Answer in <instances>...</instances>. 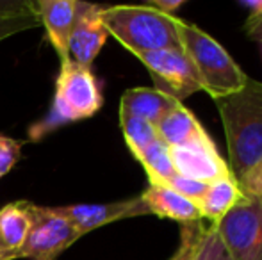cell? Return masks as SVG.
I'll use <instances>...</instances> for the list:
<instances>
[{
  "label": "cell",
  "instance_id": "obj_1",
  "mask_svg": "<svg viewBox=\"0 0 262 260\" xmlns=\"http://www.w3.org/2000/svg\"><path fill=\"white\" fill-rule=\"evenodd\" d=\"M214 104L227 135L228 170L241 184L262 164V82L248 77L241 89Z\"/></svg>",
  "mask_w": 262,
  "mask_h": 260
},
{
  "label": "cell",
  "instance_id": "obj_2",
  "mask_svg": "<svg viewBox=\"0 0 262 260\" xmlns=\"http://www.w3.org/2000/svg\"><path fill=\"white\" fill-rule=\"evenodd\" d=\"M102 105L104 97L100 84L91 68L68 61L61 64L55 79V91L49 114L29 127V137L32 141H39L66 123L93 118Z\"/></svg>",
  "mask_w": 262,
  "mask_h": 260
},
{
  "label": "cell",
  "instance_id": "obj_3",
  "mask_svg": "<svg viewBox=\"0 0 262 260\" xmlns=\"http://www.w3.org/2000/svg\"><path fill=\"white\" fill-rule=\"evenodd\" d=\"M102 20L109 36L116 38L134 56L180 49V18L162 14L150 6H105Z\"/></svg>",
  "mask_w": 262,
  "mask_h": 260
},
{
  "label": "cell",
  "instance_id": "obj_4",
  "mask_svg": "<svg viewBox=\"0 0 262 260\" xmlns=\"http://www.w3.org/2000/svg\"><path fill=\"white\" fill-rule=\"evenodd\" d=\"M179 41L180 49L196 69L202 91H205L212 100L228 97L246 84L248 75L241 66L232 59L221 43L198 25L180 20Z\"/></svg>",
  "mask_w": 262,
  "mask_h": 260
},
{
  "label": "cell",
  "instance_id": "obj_5",
  "mask_svg": "<svg viewBox=\"0 0 262 260\" xmlns=\"http://www.w3.org/2000/svg\"><path fill=\"white\" fill-rule=\"evenodd\" d=\"M214 226L232 260H262V198L243 195Z\"/></svg>",
  "mask_w": 262,
  "mask_h": 260
},
{
  "label": "cell",
  "instance_id": "obj_6",
  "mask_svg": "<svg viewBox=\"0 0 262 260\" xmlns=\"http://www.w3.org/2000/svg\"><path fill=\"white\" fill-rule=\"evenodd\" d=\"M32 226L27 235L20 258L57 260L72 244L80 239L75 226L55 207L32 203Z\"/></svg>",
  "mask_w": 262,
  "mask_h": 260
},
{
  "label": "cell",
  "instance_id": "obj_7",
  "mask_svg": "<svg viewBox=\"0 0 262 260\" xmlns=\"http://www.w3.org/2000/svg\"><path fill=\"white\" fill-rule=\"evenodd\" d=\"M150 72L156 89L177 102L202 91L198 73L182 49H166L136 56Z\"/></svg>",
  "mask_w": 262,
  "mask_h": 260
},
{
  "label": "cell",
  "instance_id": "obj_8",
  "mask_svg": "<svg viewBox=\"0 0 262 260\" xmlns=\"http://www.w3.org/2000/svg\"><path fill=\"white\" fill-rule=\"evenodd\" d=\"M169 155H171L175 173L191 180L209 184L230 173L228 164L220 155L210 135L182 146H171Z\"/></svg>",
  "mask_w": 262,
  "mask_h": 260
},
{
  "label": "cell",
  "instance_id": "obj_9",
  "mask_svg": "<svg viewBox=\"0 0 262 260\" xmlns=\"http://www.w3.org/2000/svg\"><path fill=\"white\" fill-rule=\"evenodd\" d=\"M64 218L70 219L79 235L93 232V230L105 226L109 223L120 221V219L138 218V216H150L148 207L141 196L128 198V200L111 201V203H82V205H66V207H55Z\"/></svg>",
  "mask_w": 262,
  "mask_h": 260
},
{
  "label": "cell",
  "instance_id": "obj_10",
  "mask_svg": "<svg viewBox=\"0 0 262 260\" xmlns=\"http://www.w3.org/2000/svg\"><path fill=\"white\" fill-rule=\"evenodd\" d=\"M105 6L88 2H77V16L70 38V61L79 66L91 68L95 57L104 49L109 32H107L102 11Z\"/></svg>",
  "mask_w": 262,
  "mask_h": 260
},
{
  "label": "cell",
  "instance_id": "obj_11",
  "mask_svg": "<svg viewBox=\"0 0 262 260\" xmlns=\"http://www.w3.org/2000/svg\"><path fill=\"white\" fill-rule=\"evenodd\" d=\"M39 23L45 25L47 36L57 52L61 64L70 61V38L77 16V0H39L34 4Z\"/></svg>",
  "mask_w": 262,
  "mask_h": 260
},
{
  "label": "cell",
  "instance_id": "obj_12",
  "mask_svg": "<svg viewBox=\"0 0 262 260\" xmlns=\"http://www.w3.org/2000/svg\"><path fill=\"white\" fill-rule=\"evenodd\" d=\"M139 196L148 207L150 214L157 216V218L173 219V221H179L180 225L204 221L198 203L184 198L168 185L148 184V187Z\"/></svg>",
  "mask_w": 262,
  "mask_h": 260
},
{
  "label": "cell",
  "instance_id": "obj_13",
  "mask_svg": "<svg viewBox=\"0 0 262 260\" xmlns=\"http://www.w3.org/2000/svg\"><path fill=\"white\" fill-rule=\"evenodd\" d=\"M31 201H13L0 208V244L11 258H20L27 235L32 226Z\"/></svg>",
  "mask_w": 262,
  "mask_h": 260
},
{
  "label": "cell",
  "instance_id": "obj_14",
  "mask_svg": "<svg viewBox=\"0 0 262 260\" xmlns=\"http://www.w3.org/2000/svg\"><path fill=\"white\" fill-rule=\"evenodd\" d=\"M182 102L157 91L156 87H132L121 94L120 114H132L157 125L173 107Z\"/></svg>",
  "mask_w": 262,
  "mask_h": 260
},
{
  "label": "cell",
  "instance_id": "obj_15",
  "mask_svg": "<svg viewBox=\"0 0 262 260\" xmlns=\"http://www.w3.org/2000/svg\"><path fill=\"white\" fill-rule=\"evenodd\" d=\"M156 130L159 139L166 143L169 148L187 145L209 135L204 125L193 114V111H189L184 104H179L164 118H161V122L156 125Z\"/></svg>",
  "mask_w": 262,
  "mask_h": 260
},
{
  "label": "cell",
  "instance_id": "obj_16",
  "mask_svg": "<svg viewBox=\"0 0 262 260\" xmlns=\"http://www.w3.org/2000/svg\"><path fill=\"white\" fill-rule=\"evenodd\" d=\"M241 200L243 191L230 173L216 178L207 184V191L198 203L202 219H207L210 225H214L225 214H228Z\"/></svg>",
  "mask_w": 262,
  "mask_h": 260
},
{
  "label": "cell",
  "instance_id": "obj_17",
  "mask_svg": "<svg viewBox=\"0 0 262 260\" xmlns=\"http://www.w3.org/2000/svg\"><path fill=\"white\" fill-rule=\"evenodd\" d=\"M136 159L145 168L150 184L166 185L177 175L171 162V155H169V146L166 143H162L161 139H157L150 146H146Z\"/></svg>",
  "mask_w": 262,
  "mask_h": 260
},
{
  "label": "cell",
  "instance_id": "obj_18",
  "mask_svg": "<svg viewBox=\"0 0 262 260\" xmlns=\"http://www.w3.org/2000/svg\"><path fill=\"white\" fill-rule=\"evenodd\" d=\"M120 127L123 132L125 143L134 157H138L146 146H150L159 139L156 125L143 118H138V116L120 114Z\"/></svg>",
  "mask_w": 262,
  "mask_h": 260
},
{
  "label": "cell",
  "instance_id": "obj_19",
  "mask_svg": "<svg viewBox=\"0 0 262 260\" xmlns=\"http://www.w3.org/2000/svg\"><path fill=\"white\" fill-rule=\"evenodd\" d=\"M193 260H232L228 250L225 248L220 233L214 225H205V230L200 237Z\"/></svg>",
  "mask_w": 262,
  "mask_h": 260
},
{
  "label": "cell",
  "instance_id": "obj_20",
  "mask_svg": "<svg viewBox=\"0 0 262 260\" xmlns=\"http://www.w3.org/2000/svg\"><path fill=\"white\" fill-rule=\"evenodd\" d=\"M39 25V18L36 14V9L21 11V13H9L0 14V41L11 38L14 34H20L29 29H34Z\"/></svg>",
  "mask_w": 262,
  "mask_h": 260
},
{
  "label": "cell",
  "instance_id": "obj_21",
  "mask_svg": "<svg viewBox=\"0 0 262 260\" xmlns=\"http://www.w3.org/2000/svg\"><path fill=\"white\" fill-rule=\"evenodd\" d=\"M205 230V225L202 221L196 223H186L180 228V244L173 257L169 260H193L196 246L200 243V237Z\"/></svg>",
  "mask_w": 262,
  "mask_h": 260
},
{
  "label": "cell",
  "instance_id": "obj_22",
  "mask_svg": "<svg viewBox=\"0 0 262 260\" xmlns=\"http://www.w3.org/2000/svg\"><path fill=\"white\" fill-rule=\"evenodd\" d=\"M21 141H16L7 135H0V178L6 177L20 160Z\"/></svg>",
  "mask_w": 262,
  "mask_h": 260
},
{
  "label": "cell",
  "instance_id": "obj_23",
  "mask_svg": "<svg viewBox=\"0 0 262 260\" xmlns=\"http://www.w3.org/2000/svg\"><path fill=\"white\" fill-rule=\"evenodd\" d=\"M168 187H171L173 191H177L179 195H182L187 200L194 201V203H200V200L204 198L205 191H207V184L198 180H191V178L180 177V175H175L171 180L168 182Z\"/></svg>",
  "mask_w": 262,
  "mask_h": 260
},
{
  "label": "cell",
  "instance_id": "obj_24",
  "mask_svg": "<svg viewBox=\"0 0 262 260\" xmlns=\"http://www.w3.org/2000/svg\"><path fill=\"white\" fill-rule=\"evenodd\" d=\"M239 187L245 196L262 198V164L239 184Z\"/></svg>",
  "mask_w": 262,
  "mask_h": 260
},
{
  "label": "cell",
  "instance_id": "obj_25",
  "mask_svg": "<svg viewBox=\"0 0 262 260\" xmlns=\"http://www.w3.org/2000/svg\"><path fill=\"white\" fill-rule=\"evenodd\" d=\"M243 31L252 41L262 43V14L259 16H248L243 25Z\"/></svg>",
  "mask_w": 262,
  "mask_h": 260
},
{
  "label": "cell",
  "instance_id": "obj_26",
  "mask_svg": "<svg viewBox=\"0 0 262 260\" xmlns=\"http://www.w3.org/2000/svg\"><path fill=\"white\" fill-rule=\"evenodd\" d=\"M186 4V0H152L146 6H150L152 9L159 11L162 14H169V16H175V13L180 7Z\"/></svg>",
  "mask_w": 262,
  "mask_h": 260
},
{
  "label": "cell",
  "instance_id": "obj_27",
  "mask_svg": "<svg viewBox=\"0 0 262 260\" xmlns=\"http://www.w3.org/2000/svg\"><path fill=\"white\" fill-rule=\"evenodd\" d=\"M241 6L250 9V16H259V14H262V0H243Z\"/></svg>",
  "mask_w": 262,
  "mask_h": 260
},
{
  "label": "cell",
  "instance_id": "obj_28",
  "mask_svg": "<svg viewBox=\"0 0 262 260\" xmlns=\"http://www.w3.org/2000/svg\"><path fill=\"white\" fill-rule=\"evenodd\" d=\"M0 260H13L9 257V253H7V251L2 248V244H0Z\"/></svg>",
  "mask_w": 262,
  "mask_h": 260
},
{
  "label": "cell",
  "instance_id": "obj_29",
  "mask_svg": "<svg viewBox=\"0 0 262 260\" xmlns=\"http://www.w3.org/2000/svg\"><path fill=\"white\" fill-rule=\"evenodd\" d=\"M259 52H260V57H262V43H259Z\"/></svg>",
  "mask_w": 262,
  "mask_h": 260
}]
</instances>
